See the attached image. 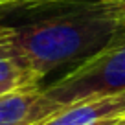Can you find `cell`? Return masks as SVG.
Segmentation results:
<instances>
[{
  "label": "cell",
  "instance_id": "obj_1",
  "mask_svg": "<svg viewBox=\"0 0 125 125\" xmlns=\"http://www.w3.org/2000/svg\"><path fill=\"white\" fill-rule=\"evenodd\" d=\"M61 0L52 15H39L19 24H0L11 50L37 81L50 72L81 62L110 42L121 22L109 4L85 0V4L64 6ZM72 68V70H74Z\"/></svg>",
  "mask_w": 125,
  "mask_h": 125
},
{
  "label": "cell",
  "instance_id": "obj_2",
  "mask_svg": "<svg viewBox=\"0 0 125 125\" xmlns=\"http://www.w3.org/2000/svg\"><path fill=\"white\" fill-rule=\"evenodd\" d=\"M41 90L55 109L125 92V22L103 50Z\"/></svg>",
  "mask_w": 125,
  "mask_h": 125
},
{
  "label": "cell",
  "instance_id": "obj_3",
  "mask_svg": "<svg viewBox=\"0 0 125 125\" xmlns=\"http://www.w3.org/2000/svg\"><path fill=\"white\" fill-rule=\"evenodd\" d=\"M121 116H125V92L88 98L61 107L53 114L30 125H103L105 121Z\"/></svg>",
  "mask_w": 125,
  "mask_h": 125
},
{
  "label": "cell",
  "instance_id": "obj_4",
  "mask_svg": "<svg viewBox=\"0 0 125 125\" xmlns=\"http://www.w3.org/2000/svg\"><path fill=\"white\" fill-rule=\"evenodd\" d=\"M55 110L41 88L15 90L0 96V125H30Z\"/></svg>",
  "mask_w": 125,
  "mask_h": 125
},
{
  "label": "cell",
  "instance_id": "obj_5",
  "mask_svg": "<svg viewBox=\"0 0 125 125\" xmlns=\"http://www.w3.org/2000/svg\"><path fill=\"white\" fill-rule=\"evenodd\" d=\"M31 88H41V83L22 66L6 37L0 33V94Z\"/></svg>",
  "mask_w": 125,
  "mask_h": 125
},
{
  "label": "cell",
  "instance_id": "obj_6",
  "mask_svg": "<svg viewBox=\"0 0 125 125\" xmlns=\"http://www.w3.org/2000/svg\"><path fill=\"white\" fill-rule=\"evenodd\" d=\"M44 2H61V0H0V9L22 8V6H37Z\"/></svg>",
  "mask_w": 125,
  "mask_h": 125
},
{
  "label": "cell",
  "instance_id": "obj_7",
  "mask_svg": "<svg viewBox=\"0 0 125 125\" xmlns=\"http://www.w3.org/2000/svg\"><path fill=\"white\" fill-rule=\"evenodd\" d=\"M110 6V11L114 13L120 22H125V4H109Z\"/></svg>",
  "mask_w": 125,
  "mask_h": 125
},
{
  "label": "cell",
  "instance_id": "obj_8",
  "mask_svg": "<svg viewBox=\"0 0 125 125\" xmlns=\"http://www.w3.org/2000/svg\"><path fill=\"white\" fill-rule=\"evenodd\" d=\"M96 2H101V4H125V0H96Z\"/></svg>",
  "mask_w": 125,
  "mask_h": 125
},
{
  "label": "cell",
  "instance_id": "obj_9",
  "mask_svg": "<svg viewBox=\"0 0 125 125\" xmlns=\"http://www.w3.org/2000/svg\"><path fill=\"white\" fill-rule=\"evenodd\" d=\"M121 118H123V116H121ZM121 118H114V120H109V121H105L103 125H118V123H120V120H121Z\"/></svg>",
  "mask_w": 125,
  "mask_h": 125
},
{
  "label": "cell",
  "instance_id": "obj_10",
  "mask_svg": "<svg viewBox=\"0 0 125 125\" xmlns=\"http://www.w3.org/2000/svg\"><path fill=\"white\" fill-rule=\"evenodd\" d=\"M0 96H2V94H0Z\"/></svg>",
  "mask_w": 125,
  "mask_h": 125
}]
</instances>
